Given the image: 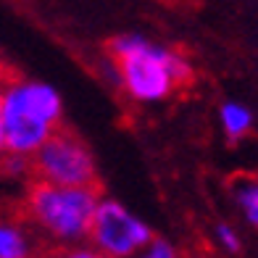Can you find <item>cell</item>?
I'll list each match as a JSON object with an SVG mask.
<instances>
[{
	"mask_svg": "<svg viewBox=\"0 0 258 258\" xmlns=\"http://www.w3.org/2000/svg\"><path fill=\"white\" fill-rule=\"evenodd\" d=\"M108 50L116 82L135 103H161L192 79V66L182 53L145 34H119Z\"/></svg>",
	"mask_w": 258,
	"mask_h": 258,
	"instance_id": "cell-1",
	"label": "cell"
},
{
	"mask_svg": "<svg viewBox=\"0 0 258 258\" xmlns=\"http://www.w3.org/2000/svg\"><path fill=\"white\" fill-rule=\"evenodd\" d=\"M6 153L32 158L63 121V98L53 85L27 77L0 79Z\"/></svg>",
	"mask_w": 258,
	"mask_h": 258,
	"instance_id": "cell-2",
	"label": "cell"
},
{
	"mask_svg": "<svg viewBox=\"0 0 258 258\" xmlns=\"http://www.w3.org/2000/svg\"><path fill=\"white\" fill-rule=\"evenodd\" d=\"M100 195L95 184H53L34 182L27 192V221L48 240L63 245H77L87 240Z\"/></svg>",
	"mask_w": 258,
	"mask_h": 258,
	"instance_id": "cell-3",
	"label": "cell"
},
{
	"mask_svg": "<svg viewBox=\"0 0 258 258\" xmlns=\"http://www.w3.org/2000/svg\"><path fill=\"white\" fill-rule=\"evenodd\" d=\"M29 163L40 182L79 187V184H95L98 177L92 150L87 148L85 140H79L69 129H58L53 137H48V143L29 158Z\"/></svg>",
	"mask_w": 258,
	"mask_h": 258,
	"instance_id": "cell-4",
	"label": "cell"
},
{
	"mask_svg": "<svg viewBox=\"0 0 258 258\" xmlns=\"http://www.w3.org/2000/svg\"><path fill=\"white\" fill-rule=\"evenodd\" d=\"M150 240H153V229L145 219H140L113 198H100L87 232V242L92 248H98L108 258H132Z\"/></svg>",
	"mask_w": 258,
	"mask_h": 258,
	"instance_id": "cell-5",
	"label": "cell"
},
{
	"mask_svg": "<svg viewBox=\"0 0 258 258\" xmlns=\"http://www.w3.org/2000/svg\"><path fill=\"white\" fill-rule=\"evenodd\" d=\"M0 258H34L32 227L14 216H0Z\"/></svg>",
	"mask_w": 258,
	"mask_h": 258,
	"instance_id": "cell-6",
	"label": "cell"
},
{
	"mask_svg": "<svg viewBox=\"0 0 258 258\" xmlns=\"http://www.w3.org/2000/svg\"><path fill=\"white\" fill-rule=\"evenodd\" d=\"M219 124L227 140L237 143L253 129V111L240 100H224L219 108Z\"/></svg>",
	"mask_w": 258,
	"mask_h": 258,
	"instance_id": "cell-7",
	"label": "cell"
},
{
	"mask_svg": "<svg viewBox=\"0 0 258 258\" xmlns=\"http://www.w3.org/2000/svg\"><path fill=\"white\" fill-rule=\"evenodd\" d=\"M232 198H234V206H237L240 216L245 219V224L258 232V177L237 179L232 187Z\"/></svg>",
	"mask_w": 258,
	"mask_h": 258,
	"instance_id": "cell-8",
	"label": "cell"
},
{
	"mask_svg": "<svg viewBox=\"0 0 258 258\" xmlns=\"http://www.w3.org/2000/svg\"><path fill=\"white\" fill-rule=\"evenodd\" d=\"M132 258H179V253H177V248H174L169 240L153 237L145 248H140Z\"/></svg>",
	"mask_w": 258,
	"mask_h": 258,
	"instance_id": "cell-9",
	"label": "cell"
},
{
	"mask_svg": "<svg viewBox=\"0 0 258 258\" xmlns=\"http://www.w3.org/2000/svg\"><path fill=\"white\" fill-rule=\"evenodd\" d=\"M214 234H216V242H219L227 253H237V250H240V245H242V242H240L237 229H234L232 224H216Z\"/></svg>",
	"mask_w": 258,
	"mask_h": 258,
	"instance_id": "cell-10",
	"label": "cell"
},
{
	"mask_svg": "<svg viewBox=\"0 0 258 258\" xmlns=\"http://www.w3.org/2000/svg\"><path fill=\"white\" fill-rule=\"evenodd\" d=\"M58 258H108L105 253H100L98 248H92V245L87 242H77V245H69V248L58 255Z\"/></svg>",
	"mask_w": 258,
	"mask_h": 258,
	"instance_id": "cell-11",
	"label": "cell"
},
{
	"mask_svg": "<svg viewBox=\"0 0 258 258\" xmlns=\"http://www.w3.org/2000/svg\"><path fill=\"white\" fill-rule=\"evenodd\" d=\"M6 156V143H3V92H0V158Z\"/></svg>",
	"mask_w": 258,
	"mask_h": 258,
	"instance_id": "cell-12",
	"label": "cell"
},
{
	"mask_svg": "<svg viewBox=\"0 0 258 258\" xmlns=\"http://www.w3.org/2000/svg\"><path fill=\"white\" fill-rule=\"evenodd\" d=\"M0 79H3V55H0Z\"/></svg>",
	"mask_w": 258,
	"mask_h": 258,
	"instance_id": "cell-13",
	"label": "cell"
}]
</instances>
